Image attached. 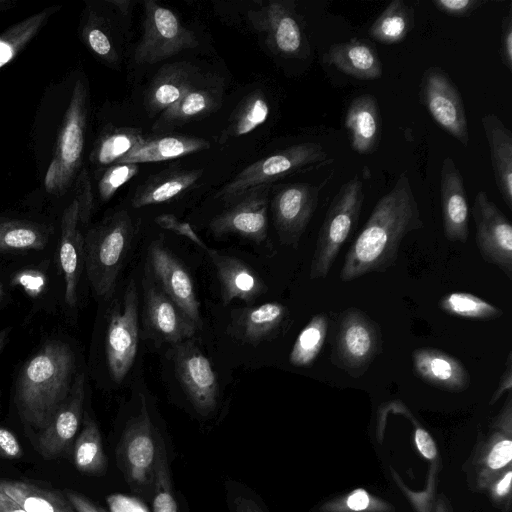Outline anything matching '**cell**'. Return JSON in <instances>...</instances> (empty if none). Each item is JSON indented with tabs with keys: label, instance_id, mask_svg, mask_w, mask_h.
<instances>
[{
	"label": "cell",
	"instance_id": "c3c4849f",
	"mask_svg": "<svg viewBox=\"0 0 512 512\" xmlns=\"http://www.w3.org/2000/svg\"><path fill=\"white\" fill-rule=\"evenodd\" d=\"M512 388V352L509 351L504 371L499 379L498 385L492 396V401H496L506 391H510Z\"/></svg>",
	"mask_w": 512,
	"mask_h": 512
},
{
	"label": "cell",
	"instance_id": "277c9868",
	"mask_svg": "<svg viewBox=\"0 0 512 512\" xmlns=\"http://www.w3.org/2000/svg\"><path fill=\"white\" fill-rule=\"evenodd\" d=\"M363 202V182L355 175L340 187L326 212L311 260V280L328 276L343 244L359 220Z\"/></svg>",
	"mask_w": 512,
	"mask_h": 512
},
{
	"label": "cell",
	"instance_id": "f1b7e54d",
	"mask_svg": "<svg viewBox=\"0 0 512 512\" xmlns=\"http://www.w3.org/2000/svg\"><path fill=\"white\" fill-rule=\"evenodd\" d=\"M202 173L201 169H169L152 175L137 187L132 206L142 208L168 202L192 188Z\"/></svg>",
	"mask_w": 512,
	"mask_h": 512
},
{
	"label": "cell",
	"instance_id": "7dc6e473",
	"mask_svg": "<svg viewBox=\"0 0 512 512\" xmlns=\"http://www.w3.org/2000/svg\"><path fill=\"white\" fill-rule=\"evenodd\" d=\"M0 452L7 458H19L22 449L18 439L8 429L0 427Z\"/></svg>",
	"mask_w": 512,
	"mask_h": 512
},
{
	"label": "cell",
	"instance_id": "6f0895ef",
	"mask_svg": "<svg viewBox=\"0 0 512 512\" xmlns=\"http://www.w3.org/2000/svg\"><path fill=\"white\" fill-rule=\"evenodd\" d=\"M511 478L512 473L508 472L506 476L499 482L497 486V492L499 495H503L509 490Z\"/></svg>",
	"mask_w": 512,
	"mask_h": 512
},
{
	"label": "cell",
	"instance_id": "11a10c76",
	"mask_svg": "<svg viewBox=\"0 0 512 512\" xmlns=\"http://www.w3.org/2000/svg\"><path fill=\"white\" fill-rule=\"evenodd\" d=\"M58 179H60L59 163L57 160H54L48 169L45 179L47 190H51L56 185Z\"/></svg>",
	"mask_w": 512,
	"mask_h": 512
},
{
	"label": "cell",
	"instance_id": "603a6c76",
	"mask_svg": "<svg viewBox=\"0 0 512 512\" xmlns=\"http://www.w3.org/2000/svg\"><path fill=\"white\" fill-rule=\"evenodd\" d=\"M415 374L439 389L461 391L470 384V375L456 357L436 348L421 347L412 352Z\"/></svg>",
	"mask_w": 512,
	"mask_h": 512
},
{
	"label": "cell",
	"instance_id": "681fc988",
	"mask_svg": "<svg viewBox=\"0 0 512 512\" xmlns=\"http://www.w3.org/2000/svg\"><path fill=\"white\" fill-rule=\"evenodd\" d=\"M415 441L419 451L428 459H433L436 456L437 450L434 441L429 434L418 428L415 432Z\"/></svg>",
	"mask_w": 512,
	"mask_h": 512
},
{
	"label": "cell",
	"instance_id": "816d5d0a",
	"mask_svg": "<svg viewBox=\"0 0 512 512\" xmlns=\"http://www.w3.org/2000/svg\"><path fill=\"white\" fill-rule=\"evenodd\" d=\"M347 505L355 511L363 510L369 505V497L364 490H356L348 497Z\"/></svg>",
	"mask_w": 512,
	"mask_h": 512
},
{
	"label": "cell",
	"instance_id": "f6af8a7d",
	"mask_svg": "<svg viewBox=\"0 0 512 512\" xmlns=\"http://www.w3.org/2000/svg\"><path fill=\"white\" fill-rule=\"evenodd\" d=\"M88 42L96 54L106 58L115 57L111 40L102 30L97 28L91 29L88 33Z\"/></svg>",
	"mask_w": 512,
	"mask_h": 512
},
{
	"label": "cell",
	"instance_id": "ab89813d",
	"mask_svg": "<svg viewBox=\"0 0 512 512\" xmlns=\"http://www.w3.org/2000/svg\"><path fill=\"white\" fill-rule=\"evenodd\" d=\"M151 492L153 512H178L177 502L172 493L164 445L160 449Z\"/></svg>",
	"mask_w": 512,
	"mask_h": 512
},
{
	"label": "cell",
	"instance_id": "d6a6232c",
	"mask_svg": "<svg viewBox=\"0 0 512 512\" xmlns=\"http://www.w3.org/2000/svg\"><path fill=\"white\" fill-rule=\"evenodd\" d=\"M413 24V9L402 0H394L373 22L369 35L382 44H396L406 38Z\"/></svg>",
	"mask_w": 512,
	"mask_h": 512
},
{
	"label": "cell",
	"instance_id": "30bf717a",
	"mask_svg": "<svg viewBox=\"0 0 512 512\" xmlns=\"http://www.w3.org/2000/svg\"><path fill=\"white\" fill-rule=\"evenodd\" d=\"M294 1H269L247 12L253 29L265 37L277 55L303 58L309 53L308 41Z\"/></svg>",
	"mask_w": 512,
	"mask_h": 512
},
{
	"label": "cell",
	"instance_id": "db71d44e",
	"mask_svg": "<svg viewBox=\"0 0 512 512\" xmlns=\"http://www.w3.org/2000/svg\"><path fill=\"white\" fill-rule=\"evenodd\" d=\"M0 512H27L0 489Z\"/></svg>",
	"mask_w": 512,
	"mask_h": 512
},
{
	"label": "cell",
	"instance_id": "7bdbcfd3",
	"mask_svg": "<svg viewBox=\"0 0 512 512\" xmlns=\"http://www.w3.org/2000/svg\"><path fill=\"white\" fill-rule=\"evenodd\" d=\"M482 0H434V6L453 17H466L483 5Z\"/></svg>",
	"mask_w": 512,
	"mask_h": 512
},
{
	"label": "cell",
	"instance_id": "3957f363",
	"mask_svg": "<svg viewBox=\"0 0 512 512\" xmlns=\"http://www.w3.org/2000/svg\"><path fill=\"white\" fill-rule=\"evenodd\" d=\"M133 237V222L126 210L117 211L88 232L84 266L98 297L107 299L113 294Z\"/></svg>",
	"mask_w": 512,
	"mask_h": 512
},
{
	"label": "cell",
	"instance_id": "ee69618b",
	"mask_svg": "<svg viewBox=\"0 0 512 512\" xmlns=\"http://www.w3.org/2000/svg\"><path fill=\"white\" fill-rule=\"evenodd\" d=\"M500 56L504 66L512 71V11L508 10L501 22Z\"/></svg>",
	"mask_w": 512,
	"mask_h": 512
},
{
	"label": "cell",
	"instance_id": "e575fe53",
	"mask_svg": "<svg viewBox=\"0 0 512 512\" xmlns=\"http://www.w3.org/2000/svg\"><path fill=\"white\" fill-rule=\"evenodd\" d=\"M74 462L77 469L88 475H101L106 470V458L96 422L86 416L84 427L74 446Z\"/></svg>",
	"mask_w": 512,
	"mask_h": 512
},
{
	"label": "cell",
	"instance_id": "ffe728a7",
	"mask_svg": "<svg viewBox=\"0 0 512 512\" xmlns=\"http://www.w3.org/2000/svg\"><path fill=\"white\" fill-rule=\"evenodd\" d=\"M440 199L445 237L466 243L469 236V206L463 177L452 160L443 159L440 172Z\"/></svg>",
	"mask_w": 512,
	"mask_h": 512
},
{
	"label": "cell",
	"instance_id": "9f6ffc18",
	"mask_svg": "<svg viewBox=\"0 0 512 512\" xmlns=\"http://www.w3.org/2000/svg\"><path fill=\"white\" fill-rule=\"evenodd\" d=\"M12 57V50L8 44L0 41V66L5 64Z\"/></svg>",
	"mask_w": 512,
	"mask_h": 512
},
{
	"label": "cell",
	"instance_id": "8992f818",
	"mask_svg": "<svg viewBox=\"0 0 512 512\" xmlns=\"http://www.w3.org/2000/svg\"><path fill=\"white\" fill-rule=\"evenodd\" d=\"M162 445L151 421L146 399L141 395L139 413L128 421L117 447L119 466L135 493L145 495L152 490Z\"/></svg>",
	"mask_w": 512,
	"mask_h": 512
},
{
	"label": "cell",
	"instance_id": "bcb514c9",
	"mask_svg": "<svg viewBox=\"0 0 512 512\" xmlns=\"http://www.w3.org/2000/svg\"><path fill=\"white\" fill-rule=\"evenodd\" d=\"M512 458V442L504 440L496 444L489 457L488 464L493 469L505 466Z\"/></svg>",
	"mask_w": 512,
	"mask_h": 512
},
{
	"label": "cell",
	"instance_id": "ac0fdd59",
	"mask_svg": "<svg viewBox=\"0 0 512 512\" xmlns=\"http://www.w3.org/2000/svg\"><path fill=\"white\" fill-rule=\"evenodd\" d=\"M84 399L85 375L78 373L69 396L38 437V450L43 458H57L70 446L82 420Z\"/></svg>",
	"mask_w": 512,
	"mask_h": 512
},
{
	"label": "cell",
	"instance_id": "4fadbf2b",
	"mask_svg": "<svg viewBox=\"0 0 512 512\" xmlns=\"http://www.w3.org/2000/svg\"><path fill=\"white\" fill-rule=\"evenodd\" d=\"M472 215L476 245L483 260L497 266L512 280V225L485 191L475 196Z\"/></svg>",
	"mask_w": 512,
	"mask_h": 512
},
{
	"label": "cell",
	"instance_id": "d4e9b609",
	"mask_svg": "<svg viewBox=\"0 0 512 512\" xmlns=\"http://www.w3.org/2000/svg\"><path fill=\"white\" fill-rule=\"evenodd\" d=\"M79 204L74 201L63 216L59 260L64 275L65 303L74 308L77 286L84 266V239L77 230Z\"/></svg>",
	"mask_w": 512,
	"mask_h": 512
},
{
	"label": "cell",
	"instance_id": "83f0119b",
	"mask_svg": "<svg viewBox=\"0 0 512 512\" xmlns=\"http://www.w3.org/2000/svg\"><path fill=\"white\" fill-rule=\"evenodd\" d=\"M324 62L361 80H373L382 76L378 52L366 39H351L331 45L324 55Z\"/></svg>",
	"mask_w": 512,
	"mask_h": 512
},
{
	"label": "cell",
	"instance_id": "ba28073f",
	"mask_svg": "<svg viewBox=\"0 0 512 512\" xmlns=\"http://www.w3.org/2000/svg\"><path fill=\"white\" fill-rule=\"evenodd\" d=\"M195 33L154 0L144 1L143 34L135 48L137 64H154L198 46Z\"/></svg>",
	"mask_w": 512,
	"mask_h": 512
},
{
	"label": "cell",
	"instance_id": "9a60e30c",
	"mask_svg": "<svg viewBox=\"0 0 512 512\" xmlns=\"http://www.w3.org/2000/svg\"><path fill=\"white\" fill-rule=\"evenodd\" d=\"M322 185L292 183L271 200L275 230L282 245L296 249L317 208Z\"/></svg>",
	"mask_w": 512,
	"mask_h": 512
},
{
	"label": "cell",
	"instance_id": "1f68e13d",
	"mask_svg": "<svg viewBox=\"0 0 512 512\" xmlns=\"http://www.w3.org/2000/svg\"><path fill=\"white\" fill-rule=\"evenodd\" d=\"M83 94L77 89V93L71 103L68 117L63 129L60 142L59 173L60 180L73 172L82 154L84 135Z\"/></svg>",
	"mask_w": 512,
	"mask_h": 512
},
{
	"label": "cell",
	"instance_id": "d590c367",
	"mask_svg": "<svg viewBox=\"0 0 512 512\" xmlns=\"http://www.w3.org/2000/svg\"><path fill=\"white\" fill-rule=\"evenodd\" d=\"M329 321L325 314L314 315L298 334L289 354V362L295 367H309L320 353L328 331Z\"/></svg>",
	"mask_w": 512,
	"mask_h": 512
},
{
	"label": "cell",
	"instance_id": "b9f144b4",
	"mask_svg": "<svg viewBox=\"0 0 512 512\" xmlns=\"http://www.w3.org/2000/svg\"><path fill=\"white\" fill-rule=\"evenodd\" d=\"M155 222L163 229L172 231L180 236L188 238L204 251L208 247L192 229L189 223L180 221L173 214H161L155 218Z\"/></svg>",
	"mask_w": 512,
	"mask_h": 512
},
{
	"label": "cell",
	"instance_id": "94428289",
	"mask_svg": "<svg viewBox=\"0 0 512 512\" xmlns=\"http://www.w3.org/2000/svg\"><path fill=\"white\" fill-rule=\"evenodd\" d=\"M4 289H3V285H2V282L0 281V303L2 302L3 298H4Z\"/></svg>",
	"mask_w": 512,
	"mask_h": 512
},
{
	"label": "cell",
	"instance_id": "60d3db41",
	"mask_svg": "<svg viewBox=\"0 0 512 512\" xmlns=\"http://www.w3.org/2000/svg\"><path fill=\"white\" fill-rule=\"evenodd\" d=\"M139 169V164L135 163H119L108 168L99 183L102 199H110L122 185L135 177Z\"/></svg>",
	"mask_w": 512,
	"mask_h": 512
},
{
	"label": "cell",
	"instance_id": "f35d334b",
	"mask_svg": "<svg viewBox=\"0 0 512 512\" xmlns=\"http://www.w3.org/2000/svg\"><path fill=\"white\" fill-rule=\"evenodd\" d=\"M46 243L47 235L38 227L18 222L0 224V252L42 250Z\"/></svg>",
	"mask_w": 512,
	"mask_h": 512
},
{
	"label": "cell",
	"instance_id": "7c38bea8",
	"mask_svg": "<svg viewBox=\"0 0 512 512\" xmlns=\"http://www.w3.org/2000/svg\"><path fill=\"white\" fill-rule=\"evenodd\" d=\"M420 101L435 122L466 146L469 142L464 103L457 86L439 67H429L423 73Z\"/></svg>",
	"mask_w": 512,
	"mask_h": 512
},
{
	"label": "cell",
	"instance_id": "680465c9",
	"mask_svg": "<svg viewBox=\"0 0 512 512\" xmlns=\"http://www.w3.org/2000/svg\"><path fill=\"white\" fill-rule=\"evenodd\" d=\"M113 5L117 6L119 11L123 14H128L130 10L131 2L128 0H114L110 1Z\"/></svg>",
	"mask_w": 512,
	"mask_h": 512
},
{
	"label": "cell",
	"instance_id": "5b68a950",
	"mask_svg": "<svg viewBox=\"0 0 512 512\" xmlns=\"http://www.w3.org/2000/svg\"><path fill=\"white\" fill-rule=\"evenodd\" d=\"M327 161V153L319 143L304 142L259 159L243 168L217 193L227 206L249 191Z\"/></svg>",
	"mask_w": 512,
	"mask_h": 512
},
{
	"label": "cell",
	"instance_id": "cb8c5ba5",
	"mask_svg": "<svg viewBox=\"0 0 512 512\" xmlns=\"http://www.w3.org/2000/svg\"><path fill=\"white\" fill-rule=\"evenodd\" d=\"M200 79V72L191 63L175 62L162 66L146 90V110L151 115L162 113L174 105Z\"/></svg>",
	"mask_w": 512,
	"mask_h": 512
},
{
	"label": "cell",
	"instance_id": "836d02e7",
	"mask_svg": "<svg viewBox=\"0 0 512 512\" xmlns=\"http://www.w3.org/2000/svg\"><path fill=\"white\" fill-rule=\"evenodd\" d=\"M270 114V105L265 95L256 90L247 95L234 111L228 126L221 133L219 143L246 135L262 125Z\"/></svg>",
	"mask_w": 512,
	"mask_h": 512
},
{
	"label": "cell",
	"instance_id": "2e32d148",
	"mask_svg": "<svg viewBox=\"0 0 512 512\" xmlns=\"http://www.w3.org/2000/svg\"><path fill=\"white\" fill-rule=\"evenodd\" d=\"M142 287L143 321L151 337L175 345L195 335L198 327L157 286L146 267Z\"/></svg>",
	"mask_w": 512,
	"mask_h": 512
},
{
	"label": "cell",
	"instance_id": "44dd1931",
	"mask_svg": "<svg viewBox=\"0 0 512 512\" xmlns=\"http://www.w3.org/2000/svg\"><path fill=\"white\" fill-rule=\"evenodd\" d=\"M205 252L215 267L224 305L236 299L252 303L267 292L268 288L261 276L241 259L221 254L209 247Z\"/></svg>",
	"mask_w": 512,
	"mask_h": 512
},
{
	"label": "cell",
	"instance_id": "4dcf8cb0",
	"mask_svg": "<svg viewBox=\"0 0 512 512\" xmlns=\"http://www.w3.org/2000/svg\"><path fill=\"white\" fill-rule=\"evenodd\" d=\"M0 489L27 512H76L66 496L29 482L0 479Z\"/></svg>",
	"mask_w": 512,
	"mask_h": 512
},
{
	"label": "cell",
	"instance_id": "d6986e66",
	"mask_svg": "<svg viewBox=\"0 0 512 512\" xmlns=\"http://www.w3.org/2000/svg\"><path fill=\"white\" fill-rule=\"evenodd\" d=\"M288 318L287 306L279 302L234 309L227 334L243 344L257 346L275 339L284 329Z\"/></svg>",
	"mask_w": 512,
	"mask_h": 512
},
{
	"label": "cell",
	"instance_id": "8fae6325",
	"mask_svg": "<svg viewBox=\"0 0 512 512\" xmlns=\"http://www.w3.org/2000/svg\"><path fill=\"white\" fill-rule=\"evenodd\" d=\"M172 346L175 374L187 398L199 414L209 415L219 398V384L210 360L192 339Z\"/></svg>",
	"mask_w": 512,
	"mask_h": 512
},
{
	"label": "cell",
	"instance_id": "8d00e7d4",
	"mask_svg": "<svg viewBox=\"0 0 512 512\" xmlns=\"http://www.w3.org/2000/svg\"><path fill=\"white\" fill-rule=\"evenodd\" d=\"M439 308L446 314L470 320H494L503 311L488 301L468 292H451L439 300Z\"/></svg>",
	"mask_w": 512,
	"mask_h": 512
},
{
	"label": "cell",
	"instance_id": "f5cc1de1",
	"mask_svg": "<svg viewBox=\"0 0 512 512\" xmlns=\"http://www.w3.org/2000/svg\"><path fill=\"white\" fill-rule=\"evenodd\" d=\"M234 512H262L255 501L247 497H237L233 502Z\"/></svg>",
	"mask_w": 512,
	"mask_h": 512
},
{
	"label": "cell",
	"instance_id": "7402d4cb",
	"mask_svg": "<svg viewBox=\"0 0 512 512\" xmlns=\"http://www.w3.org/2000/svg\"><path fill=\"white\" fill-rule=\"evenodd\" d=\"M222 95L220 80L201 77L174 105L161 113L153 130L166 131L206 116L221 105Z\"/></svg>",
	"mask_w": 512,
	"mask_h": 512
},
{
	"label": "cell",
	"instance_id": "e0dca14e",
	"mask_svg": "<svg viewBox=\"0 0 512 512\" xmlns=\"http://www.w3.org/2000/svg\"><path fill=\"white\" fill-rule=\"evenodd\" d=\"M269 186L255 188L232 204L209 224L211 233L217 237L235 234L250 241L261 243L268 231Z\"/></svg>",
	"mask_w": 512,
	"mask_h": 512
},
{
	"label": "cell",
	"instance_id": "4316f807",
	"mask_svg": "<svg viewBox=\"0 0 512 512\" xmlns=\"http://www.w3.org/2000/svg\"><path fill=\"white\" fill-rule=\"evenodd\" d=\"M481 122L496 186L504 203L512 210V133L495 114L483 115Z\"/></svg>",
	"mask_w": 512,
	"mask_h": 512
},
{
	"label": "cell",
	"instance_id": "5bb4252c",
	"mask_svg": "<svg viewBox=\"0 0 512 512\" xmlns=\"http://www.w3.org/2000/svg\"><path fill=\"white\" fill-rule=\"evenodd\" d=\"M145 267L157 286L201 329L200 305L191 274L161 240L149 245Z\"/></svg>",
	"mask_w": 512,
	"mask_h": 512
},
{
	"label": "cell",
	"instance_id": "9c48e42d",
	"mask_svg": "<svg viewBox=\"0 0 512 512\" xmlns=\"http://www.w3.org/2000/svg\"><path fill=\"white\" fill-rule=\"evenodd\" d=\"M139 300L133 279L128 283L122 302L109 314L105 337V353L113 381L121 383L131 370L138 351Z\"/></svg>",
	"mask_w": 512,
	"mask_h": 512
},
{
	"label": "cell",
	"instance_id": "91938a15",
	"mask_svg": "<svg viewBox=\"0 0 512 512\" xmlns=\"http://www.w3.org/2000/svg\"><path fill=\"white\" fill-rule=\"evenodd\" d=\"M10 330L11 328L8 327L0 330V354L8 341Z\"/></svg>",
	"mask_w": 512,
	"mask_h": 512
},
{
	"label": "cell",
	"instance_id": "484cf974",
	"mask_svg": "<svg viewBox=\"0 0 512 512\" xmlns=\"http://www.w3.org/2000/svg\"><path fill=\"white\" fill-rule=\"evenodd\" d=\"M344 124L355 152L366 155L377 149L382 121L378 101L372 94H363L352 100Z\"/></svg>",
	"mask_w": 512,
	"mask_h": 512
},
{
	"label": "cell",
	"instance_id": "52a82bcc",
	"mask_svg": "<svg viewBox=\"0 0 512 512\" xmlns=\"http://www.w3.org/2000/svg\"><path fill=\"white\" fill-rule=\"evenodd\" d=\"M382 351V333L377 322L351 307L338 319L331 362L353 378L361 377Z\"/></svg>",
	"mask_w": 512,
	"mask_h": 512
},
{
	"label": "cell",
	"instance_id": "f907efd6",
	"mask_svg": "<svg viewBox=\"0 0 512 512\" xmlns=\"http://www.w3.org/2000/svg\"><path fill=\"white\" fill-rule=\"evenodd\" d=\"M66 498L76 510V512H104L95 504H93L89 499L79 493L68 491L66 493Z\"/></svg>",
	"mask_w": 512,
	"mask_h": 512
},
{
	"label": "cell",
	"instance_id": "6da1fadb",
	"mask_svg": "<svg viewBox=\"0 0 512 512\" xmlns=\"http://www.w3.org/2000/svg\"><path fill=\"white\" fill-rule=\"evenodd\" d=\"M423 226L410 179L403 172L393 188L378 200L347 250L340 271L341 281L388 270L397 261L403 239Z\"/></svg>",
	"mask_w": 512,
	"mask_h": 512
},
{
	"label": "cell",
	"instance_id": "f546056e",
	"mask_svg": "<svg viewBox=\"0 0 512 512\" xmlns=\"http://www.w3.org/2000/svg\"><path fill=\"white\" fill-rule=\"evenodd\" d=\"M210 148V143L200 137L164 135L145 140L119 163H150L180 158ZM117 163V164H119Z\"/></svg>",
	"mask_w": 512,
	"mask_h": 512
},
{
	"label": "cell",
	"instance_id": "7a4b0ae2",
	"mask_svg": "<svg viewBox=\"0 0 512 512\" xmlns=\"http://www.w3.org/2000/svg\"><path fill=\"white\" fill-rule=\"evenodd\" d=\"M76 358L69 344L61 340L45 343L22 366L15 392L21 419L43 430L65 402L75 379Z\"/></svg>",
	"mask_w": 512,
	"mask_h": 512
},
{
	"label": "cell",
	"instance_id": "74e56055",
	"mask_svg": "<svg viewBox=\"0 0 512 512\" xmlns=\"http://www.w3.org/2000/svg\"><path fill=\"white\" fill-rule=\"evenodd\" d=\"M145 140L141 130L121 127L107 133L100 141L96 159L100 164L119 163Z\"/></svg>",
	"mask_w": 512,
	"mask_h": 512
}]
</instances>
